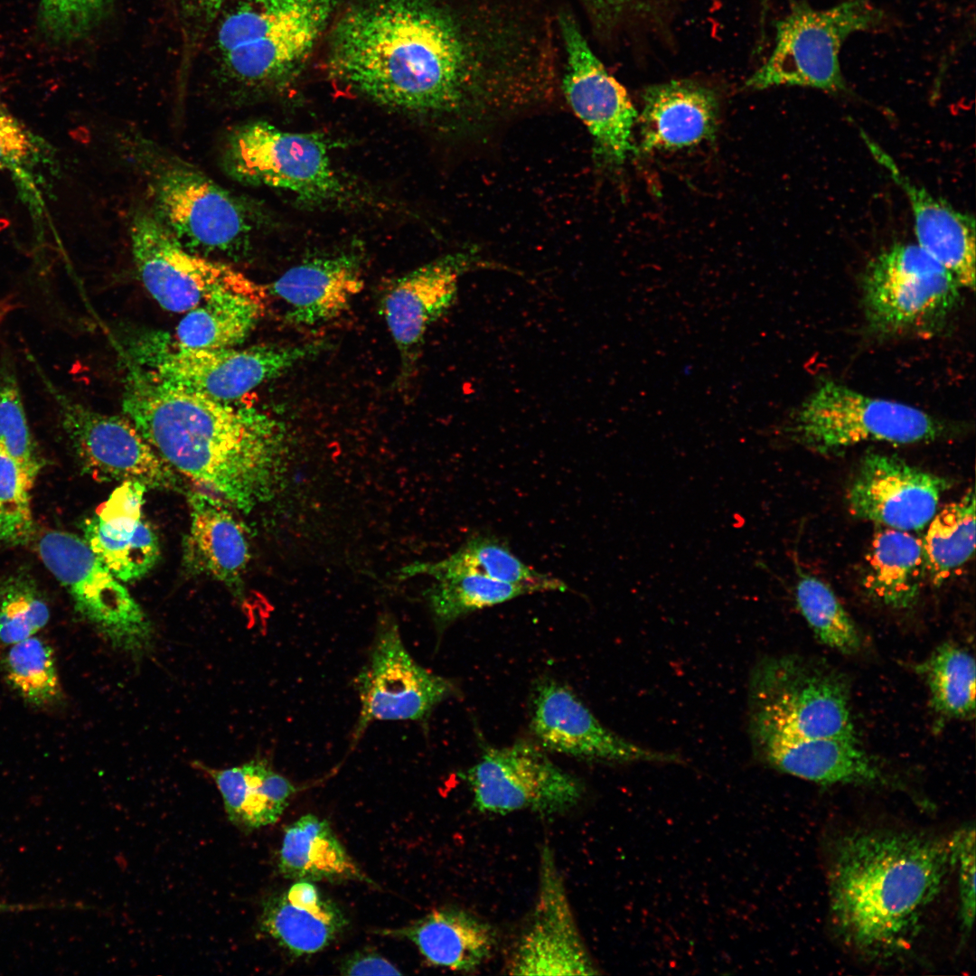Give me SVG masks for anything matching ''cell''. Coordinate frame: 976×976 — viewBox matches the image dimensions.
Returning a JSON list of instances; mask_svg holds the SVG:
<instances>
[{"label":"cell","mask_w":976,"mask_h":976,"mask_svg":"<svg viewBox=\"0 0 976 976\" xmlns=\"http://www.w3.org/2000/svg\"><path fill=\"white\" fill-rule=\"evenodd\" d=\"M924 575L922 540L910 531L887 527L876 531L863 579L870 595L889 607H910L918 597Z\"/></svg>","instance_id":"1f68e13d"},{"label":"cell","mask_w":976,"mask_h":976,"mask_svg":"<svg viewBox=\"0 0 976 976\" xmlns=\"http://www.w3.org/2000/svg\"><path fill=\"white\" fill-rule=\"evenodd\" d=\"M190 528L184 558L190 568L230 587L241 588L250 558L245 529L226 502L211 493H189Z\"/></svg>","instance_id":"484cf974"},{"label":"cell","mask_w":976,"mask_h":976,"mask_svg":"<svg viewBox=\"0 0 976 976\" xmlns=\"http://www.w3.org/2000/svg\"><path fill=\"white\" fill-rule=\"evenodd\" d=\"M282 876L305 881H366L327 821L305 814L287 825L279 851Z\"/></svg>","instance_id":"f546056e"},{"label":"cell","mask_w":976,"mask_h":976,"mask_svg":"<svg viewBox=\"0 0 976 976\" xmlns=\"http://www.w3.org/2000/svg\"><path fill=\"white\" fill-rule=\"evenodd\" d=\"M359 261L351 256L315 258L289 268L267 290L288 306L286 319L314 325L342 315L363 288Z\"/></svg>","instance_id":"d4e9b609"},{"label":"cell","mask_w":976,"mask_h":976,"mask_svg":"<svg viewBox=\"0 0 976 976\" xmlns=\"http://www.w3.org/2000/svg\"><path fill=\"white\" fill-rule=\"evenodd\" d=\"M360 714L353 741L375 721H418L453 695L455 685L419 665L408 652L396 620L378 621L369 659L354 680Z\"/></svg>","instance_id":"2e32d148"},{"label":"cell","mask_w":976,"mask_h":976,"mask_svg":"<svg viewBox=\"0 0 976 976\" xmlns=\"http://www.w3.org/2000/svg\"><path fill=\"white\" fill-rule=\"evenodd\" d=\"M460 775L470 789L474 808L483 813L527 811L554 816L577 806L585 793L576 776L523 740L485 749Z\"/></svg>","instance_id":"5bb4252c"},{"label":"cell","mask_w":976,"mask_h":976,"mask_svg":"<svg viewBox=\"0 0 976 976\" xmlns=\"http://www.w3.org/2000/svg\"><path fill=\"white\" fill-rule=\"evenodd\" d=\"M934 709L954 719H969L975 712V661L964 648L944 643L919 665Z\"/></svg>","instance_id":"8d00e7d4"},{"label":"cell","mask_w":976,"mask_h":976,"mask_svg":"<svg viewBox=\"0 0 976 976\" xmlns=\"http://www.w3.org/2000/svg\"><path fill=\"white\" fill-rule=\"evenodd\" d=\"M926 526L922 540L925 574L935 586H940L974 553L973 490L936 511Z\"/></svg>","instance_id":"d590c367"},{"label":"cell","mask_w":976,"mask_h":976,"mask_svg":"<svg viewBox=\"0 0 976 976\" xmlns=\"http://www.w3.org/2000/svg\"><path fill=\"white\" fill-rule=\"evenodd\" d=\"M513 975H596L600 971L577 925L554 854L540 852L534 908L510 954Z\"/></svg>","instance_id":"e0dca14e"},{"label":"cell","mask_w":976,"mask_h":976,"mask_svg":"<svg viewBox=\"0 0 976 976\" xmlns=\"http://www.w3.org/2000/svg\"><path fill=\"white\" fill-rule=\"evenodd\" d=\"M8 310H9V304H7L6 302H0V323L4 319V317L5 316Z\"/></svg>","instance_id":"f907efd6"},{"label":"cell","mask_w":976,"mask_h":976,"mask_svg":"<svg viewBox=\"0 0 976 976\" xmlns=\"http://www.w3.org/2000/svg\"><path fill=\"white\" fill-rule=\"evenodd\" d=\"M50 610L33 577L24 570L0 583V645L9 646L41 631Z\"/></svg>","instance_id":"b9f144b4"},{"label":"cell","mask_w":976,"mask_h":976,"mask_svg":"<svg viewBox=\"0 0 976 976\" xmlns=\"http://www.w3.org/2000/svg\"><path fill=\"white\" fill-rule=\"evenodd\" d=\"M958 875L959 920L963 938H968L975 917V827L967 824L950 838Z\"/></svg>","instance_id":"f6af8a7d"},{"label":"cell","mask_w":976,"mask_h":976,"mask_svg":"<svg viewBox=\"0 0 976 976\" xmlns=\"http://www.w3.org/2000/svg\"><path fill=\"white\" fill-rule=\"evenodd\" d=\"M202 10L212 12L221 7L228 0H194Z\"/></svg>","instance_id":"c3c4849f"},{"label":"cell","mask_w":976,"mask_h":976,"mask_svg":"<svg viewBox=\"0 0 976 976\" xmlns=\"http://www.w3.org/2000/svg\"><path fill=\"white\" fill-rule=\"evenodd\" d=\"M120 145L145 183L151 211L181 245L208 258L244 253L253 230L244 201L141 136L128 134Z\"/></svg>","instance_id":"277c9868"},{"label":"cell","mask_w":976,"mask_h":976,"mask_svg":"<svg viewBox=\"0 0 976 976\" xmlns=\"http://www.w3.org/2000/svg\"><path fill=\"white\" fill-rule=\"evenodd\" d=\"M886 19L873 0H844L826 9L794 1L776 23L771 54L746 85L756 89L799 86L845 91L840 63L844 42L852 33L881 28Z\"/></svg>","instance_id":"8992f818"},{"label":"cell","mask_w":976,"mask_h":976,"mask_svg":"<svg viewBox=\"0 0 976 976\" xmlns=\"http://www.w3.org/2000/svg\"><path fill=\"white\" fill-rule=\"evenodd\" d=\"M346 975H401L398 968L377 953L360 951L348 956L341 965Z\"/></svg>","instance_id":"7dc6e473"},{"label":"cell","mask_w":976,"mask_h":976,"mask_svg":"<svg viewBox=\"0 0 976 976\" xmlns=\"http://www.w3.org/2000/svg\"><path fill=\"white\" fill-rule=\"evenodd\" d=\"M18 463L0 448V544L24 545L33 534L30 490Z\"/></svg>","instance_id":"7bdbcfd3"},{"label":"cell","mask_w":976,"mask_h":976,"mask_svg":"<svg viewBox=\"0 0 976 976\" xmlns=\"http://www.w3.org/2000/svg\"><path fill=\"white\" fill-rule=\"evenodd\" d=\"M221 159L237 182L286 190L305 202L327 201L341 192L318 134L284 131L263 121L242 124L227 136Z\"/></svg>","instance_id":"4fadbf2b"},{"label":"cell","mask_w":976,"mask_h":976,"mask_svg":"<svg viewBox=\"0 0 976 976\" xmlns=\"http://www.w3.org/2000/svg\"><path fill=\"white\" fill-rule=\"evenodd\" d=\"M643 98L644 151L678 149L714 137L718 103L711 89L690 80H671L647 88Z\"/></svg>","instance_id":"cb8c5ba5"},{"label":"cell","mask_w":976,"mask_h":976,"mask_svg":"<svg viewBox=\"0 0 976 976\" xmlns=\"http://www.w3.org/2000/svg\"><path fill=\"white\" fill-rule=\"evenodd\" d=\"M82 530L90 549L121 582L143 577L158 561V537L142 517L100 519L94 515L84 521Z\"/></svg>","instance_id":"d6a6232c"},{"label":"cell","mask_w":976,"mask_h":976,"mask_svg":"<svg viewBox=\"0 0 976 976\" xmlns=\"http://www.w3.org/2000/svg\"><path fill=\"white\" fill-rule=\"evenodd\" d=\"M755 756L787 774L822 785L890 787L896 781L860 747L859 741L802 737L748 727Z\"/></svg>","instance_id":"7402d4cb"},{"label":"cell","mask_w":976,"mask_h":976,"mask_svg":"<svg viewBox=\"0 0 976 976\" xmlns=\"http://www.w3.org/2000/svg\"><path fill=\"white\" fill-rule=\"evenodd\" d=\"M943 426L926 412L898 401L865 395L832 380L820 384L796 409L789 435L821 454L869 441L932 442Z\"/></svg>","instance_id":"9c48e42d"},{"label":"cell","mask_w":976,"mask_h":976,"mask_svg":"<svg viewBox=\"0 0 976 976\" xmlns=\"http://www.w3.org/2000/svg\"><path fill=\"white\" fill-rule=\"evenodd\" d=\"M960 287L953 275L918 245L897 243L866 267V318L883 333L927 331L953 311Z\"/></svg>","instance_id":"7c38bea8"},{"label":"cell","mask_w":976,"mask_h":976,"mask_svg":"<svg viewBox=\"0 0 976 976\" xmlns=\"http://www.w3.org/2000/svg\"><path fill=\"white\" fill-rule=\"evenodd\" d=\"M130 240L144 286L165 310L186 313L208 301L232 295L267 302L266 287L225 262L185 249L151 210L135 212Z\"/></svg>","instance_id":"30bf717a"},{"label":"cell","mask_w":976,"mask_h":976,"mask_svg":"<svg viewBox=\"0 0 976 976\" xmlns=\"http://www.w3.org/2000/svg\"><path fill=\"white\" fill-rule=\"evenodd\" d=\"M433 579L424 595L439 630L474 611L534 593L530 587L480 574H457Z\"/></svg>","instance_id":"74e56055"},{"label":"cell","mask_w":976,"mask_h":976,"mask_svg":"<svg viewBox=\"0 0 976 976\" xmlns=\"http://www.w3.org/2000/svg\"><path fill=\"white\" fill-rule=\"evenodd\" d=\"M56 169L54 152L0 102V172H8L32 212L40 215L47 174Z\"/></svg>","instance_id":"e575fe53"},{"label":"cell","mask_w":976,"mask_h":976,"mask_svg":"<svg viewBox=\"0 0 976 976\" xmlns=\"http://www.w3.org/2000/svg\"><path fill=\"white\" fill-rule=\"evenodd\" d=\"M592 6L607 19L617 20L622 18L644 19L667 0H588Z\"/></svg>","instance_id":"bcb514c9"},{"label":"cell","mask_w":976,"mask_h":976,"mask_svg":"<svg viewBox=\"0 0 976 976\" xmlns=\"http://www.w3.org/2000/svg\"><path fill=\"white\" fill-rule=\"evenodd\" d=\"M874 158L905 192L911 204L918 246L948 269L961 287L975 288V219L932 195L902 173L893 158L860 131Z\"/></svg>","instance_id":"603a6c76"},{"label":"cell","mask_w":976,"mask_h":976,"mask_svg":"<svg viewBox=\"0 0 976 976\" xmlns=\"http://www.w3.org/2000/svg\"><path fill=\"white\" fill-rule=\"evenodd\" d=\"M7 647L2 666L14 691L38 707L60 700L61 688L51 646L35 634Z\"/></svg>","instance_id":"ab89813d"},{"label":"cell","mask_w":976,"mask_h":976,"mask_svg":"<svg viewBox=\"0 0 976 976\" xmlns=\"http://www.w3.org/2000/svg\"><path fill=\"white\" fill-rule=\"evenodd\" d=\"M38 553L70 595L76 611L114 648L134 658L151 651L152 622L83 538L67 531H46L38 541Z\"/></svg>","instance_id":"8fae6325"},{"label":"cell","mask_w":976,"mask_h":976,"mask_svg":"<svg viewBox=\"0 0 976 976\" xmlns=\"http://www.w3.org/2000/svg\"><path fill=\"white\" fill-rule=\"evenodd\" d=\"M747 705L748 727L858 741L847 680L816 659H760L750 674Z\"/></svg>","instance_id":"5b68a950"},{"label":"cell","mask_w":976,"mask_h":976,"mask_svg":"<svg viewBox=\"0 0 976 976\" xmlns=\"http://www.w3.org/2000/svg\"><path fill=\"white\" fill-rule=\"evenodd\" d=\"M457 574H480L530 587L534 593L568 589L560 579L530 568L504 543L484 535L472 537L444 559L405 565L399 569L398 577L407 579L424 575L436 578Z\"/></svg>","instance_id":"4dcf8cb0"},{"label":"cell","mask_w":976,"mask_h":976,"mask_svg":"<svg viewBox=\"0 0 976 976\" xmlns=\"http://www.w3.org/2000/svg\"><path fill=\"white\" fill-rule=\"evenodd\" d=\"M339 82L382 106L439 120L465 142L515 117L514 99L470 65L447 16L427 0H366L336 24L329 55Z\"/></svg>","instance_id":"6da1fadb"},{"label":"cell","mask_w":976,"mask_h":976,"mask_svg":"<svg viewBox=\"0 0 976 976\" xmlns=\"http://www.w3.org/2000/svg\"><path fill=\"white\" fill-rule=\"evenodd\" d=\"M951 485L947 478L898 456L871 453L863 458L847 502L855 517L891 529L918 530L928 524Z\"/></svg>","instance_id":"ffe728a7"},{"label":"cell","mask_w":976,"mask_h":976,"mask_svg":"<svg viewBox=\"0 0 976 976\" xmlns=\"http://www.w3.org/2000/svg\"><path fill=\"white\" fill-rule=\"evenodd\" d=\"M28 908H30V907L29 906H22V905H12V904H6V903L0 902V915L4 914V913L23 911V910L28 909Z\"/></svg>","instance_id":"681fc988"},{"label":"cell","mask_w":976,"mask_h":976,"mask_svg":"<svg viewBox=\"0 0 976 976\" xmlns=\"http://www.w3.org/2000/svg\"><path fill=\"white\" fill-rule=\"evenodd\" d=\"M59 411L61 427L87 474L100 482L137 481L147 488L177 484L174 469L125 416L96 411L57 388L37 367Z\"/></svg>","instance_id":"9a60e30c"},{"label":"cell","mask_w":976,"mask_h":976,"mask_svg":"<svg viewBox=\"0 0 976 976\" xmlns=\"http://www.w3.org/2000/svg\"><path fill=\"white\" fill-rule=\"evenodd\" d=\"M472 252H456L396 278L386 288L381 312L400 358L401 379L411 377L429 326L453 305L460 277L476 267Z\"/></svg>","instance_id":"44dd1931"},{"label":"cell","mask_w":976,"mask_h":976,"mask_svg":"<svg viewBox=\"0 0 976 976\" xmlns=\"http://www.w3.org/2000/svg\"><path fill=\"white\" fill-rule=\"evenodd\" d=\"M123 411L173 469L238 511L268 502L284 477L286 427L254 407L171 383L131 361Z\"/></svg>","instance_id":"7a4b0ae2"},{"label":"cell","mask_w":976,"mask_h":976,"mask_svg":"<svg viewBox=\"0 0 976 976\" xmlns=\"http://www.w3.org/2000/svg\"><path fill=\"white\" fill-rule=\"evenodd\" d=\"M264 301L240 295L208 301L186 312L175 339L192 348H229L240 343L266 311Z\"/></svg>","instance_id":"836d02e7"},{"label":"cell","mask_w":976,"mask_h":976,"mask_svg":"<svg viewBox=\"0 0 976 976\" xmlns=\"http://www.w3.org/2000/svg\"><path fill=\"white\" fill-rule=\"evenodd\" d=\"M382 934L408 939L427 962L455 971L476 970L497 945L496 932L487 921L457 906L435 909L408 925Z\"/></svg>","instance_id":"83f0119b"},{"label":"cell","mask_w":976,"mask_h":976,"mask_svg":"<svg viewBox=\"0 0 976 976\" xmlns=\"http://www.w3.org/2000/svg\"><path fill=\"white\" fill-rule=\"evenodd\" d=\"M261 929L296 956L331 944L347 927L342 909L311 881L297 880L262 904Z\"/></svg>","instance_id":"4316f807"},{"label":"cell","mask_w":976,"mask_h":976,"mask_svg":"<svg viewBox=\"0 0 976 976\" xmlns=\"http://www.w3.org/2000/svg\"><path fill=\"white\" fill-rule=\"evenodd\" d=\"M336 0H247L225 18L218 42L232 77L251 85L293 72L322 33Z\"/></svg>","instance_id":"52a82bcc"},{"label":"cell","mask_w":976,"mask_h":976,"mask_svg":"<svg viewBox=\"0 0 976 976\" xmlns=\"http://www.w3.org/2000/svg\"><path fill=\"white\" fill-rule=\"evenodd\" d=\"M0 448L14 458L33 486L42 459L28 424L14 361L5 355L0 362Z\"/></svg>","instance_id":"60d3db41"},{"label":"cell","mask_w":976,"mask_h":976,"mask_svg":"<svg viewBox=\"0 0 976 976\" xmlns=\"http://www.w3.org/2000/svg\"><path fill=\"white\" fill-rule=\"evenodd\" d=\"M112 0H41L39 22L56 42H69L87 33L107 12Z\"/></svg>","instance_id":"ee69618b"},{"label":"cell","mask_w":976,"mask_h":976,"mask_svg":"<svg viewBox=\"0 0 976 976\" xmlns=\"http://www.w3.org/2000/svg\"><path fill=\"white\" fill-rule=\"evenodd\" d=\"M197 766L215 783L230 821L244 829L277 822L296 792V787L275 772L266 759L225 769Z\"/></svg>","instance_id":"f1b7e54d"},{"label":"cell","mask_w":976,"mask_h":976,"mask_svg":"<svg viewBox=\"0 0 976 976\" xmlns=\"http://www.w3.org/2000/svg\"><path fill=\"white\" fill-rule=\"evenodd\" d=\"M567 51L565 96L594 142L596 160L619 166L633 151L632 130L637 116L624 88L605 69L577 24L561 21Z\"/></svg>","instance_id":"ac0fdd59"},{"label":"cell","mask_w":976,"mask_h":976,"mask_svg":"<svg viewBox=\"0 0 976 976\" xmlns=\"http://www.w3.org/2000/svg\"><path fill=\"white\" fill-rule=\"evenodd\" d=\"M530 725L545 749L586 761L682 762L677 754L643 746L610 730L570 689L549 679L540 680L533 688Z\"/></svg>","instance_id":"d6986e66"},{"label":"cell","mask_w":976,"mask_h":976,"mask_svg":"<svg viewBox=\"0 0 976 976\" xmlns=\"http://www.w3.org/2000/svg\"><path fill=\"white\" fill-rule=\"evenodd\" d=\"M795 600L819 642L844 654L859 651L861 639L858 628L825 582L811 574L800 572L795 586Z\"/></svg>","instance_id":"f35d334b"},{"label":"cell","mask_w":976,"mask_h":976,"mask_svg":"<svg viewBox=\"0 0 976 976\" xmlns=\"http://www.w3.org/2000/svg\"><path fill=\"white\" fill-rule=\"evenodd\" d=\"M325 342L261 344L248 348H192L160 333L145 334L132 347V361L159 378L233 401L327 348Z\"/></svg>","instance_id":"ba28073f"},{"label":"cell","mask_w":976,"mask_h":976,"mask_svg":"<svg viewBox=\"0 0 976 976\" xmlns=\"http://www.w3.org/2000/svg\"><path fill=\"white\" fill-rule=\"evenodd\" d=\"M953 868L950 838L875 828L840 834L827 867L835 933L868 962L903 958Z\"/></svg>","instance_id":"3957f363"}]
</instances>
